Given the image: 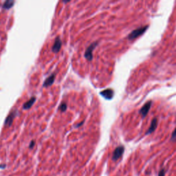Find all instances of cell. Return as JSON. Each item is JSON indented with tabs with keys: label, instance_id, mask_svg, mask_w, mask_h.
<instances>
[{
	"label": "cell",
	"instance_id": "obj_6",
	"mask_svg": "<svg viewBox=\"0 0 176 176\" xmlns=\"http://www.w3.org/2000/svg\"><path fill=\"white\" fill-rule=\"evenodd\" d=\"M100 95L103 96L105 98L107 99V100H110L114 96V91L112 89H105V90L101 91Z\"/></svg>",
	"mask_w": 176,
	"mask_h": 176
},
{
	"label": "cell",
	"instance_id": "obj_8",
	"mask_svg": "<svg viewBox=\"0 0 176 176\" xmlns=\"http://www.w3.org/2000/svg\"><path fill=\"white\" fill-rule=\"evenodd\" d=\"M55 79V74H52L50 75L49 77L47 78L45 80L44 84H43V87H50L53 84L54 81Z\"/></svg>",
	"mask_w": 176,
	"mask_h": 176
},
{
	"label": "cell",
	"instance_id": "obj_9",
	"mask_svg": "<svg viewBox=\"0 0 176 176\" xmlns=\"http://www.w3.org/2000/svg\"><path fill=\"white\" fill-rule=\"evenodd\" d=\"M36 101V98H35V96L32 97V98L30 99L29 100H28L27 102L25 103L23 105V109H29L32 106H33V105L35 103V102Z\"/></svg>",
	"mask_w": 176,
	"mask_h": 176
},
{
	"label": "cell",
	"instance_id": "obj_7",
	"mask_svg": "<svg viewBox=\"0 0 176 176\" xmlns=\"http://www.w3.org/2000/svg\"><path fill=\"white\" fill-rule=\"evenodd\" d=\"M151 106V101H149V102H147L145 105H144L143 107L141 108L140 110V114L143 116V117H145L147 116V114L149 112V109H150Z\"/></svg>",
	"mask_w": 176,
	"mask_h": 176
},
{
	"label": "cell",
	"instance_id": "obj_1",
	"mask_svg": "<svg viewBox=\"0 0 176 176\" xmlns=\"http://www.w3.org/2000/svg\"><path fill=\"white\" fill-rule=\"evenodd\" d=\"M148 26H144V27H140L139 28L134 30V31H132L128 36V39L130 40H132V39H135L137 37H140V35H142L147 30Z\"/></svg>",
	"mask_w": 176,
	"mask_h": 176
},
{
	"label": "cell",
	"instance_id": "obj_15",
	"mask_svg": "<svg viewBox=\"0 0 176 176\" xmlns=\"http://www.w3.org/2000/svg\"><path fill=\"white\" fill-rule=\"evenodd\" d=\"M34 145H35V142H34V141H32V142H31V143L30 144L29 147H30V148H33V147H34Z\"/></svg>",
	"mask_w": 176,
	"mask_h": 176
},
{
	"label": "cell",
	"instance_id": "obj_12",
	"mask_svg": "<svg viewBox=\"0 0 176 176\" xmlns=\"http://www.w3.org/2000/svg\"><path fill=\"white\" fill-rule=\"evenodd\" d=\"M59 109L60 110L61 112H65V110L67 109V105L65 103H61V105L59 106Z\"/></svg>",
	"mask_w": 176,
	"mask_h": 176
},
{
	"label": "cell",
	"instance_id": "obj_10",
	"mask_svg": "<svg viewBox=\"0 0 176 176\" xmlns=\"http://www.w3.org/2000/svg\"><path fill=\"white\" fill-rule=\"evenodd\" d=\"M157 123H158V122H157V119L156 118L153 119L152 122H151V126L149 128V130L147 131V133H146V134H147H147H150L152 132H154V131L155 130V129H156Z\"/></svg>",
	"mask_w": 176,
	"mask_h": 176
},
{
	"label": "cell",
	"instance_id": "obj_4",
	"mask_svg": "<svg viewBox=\"0 0 176 176\" xmlns=\"http://www.w3.org/2000/svg\"><path fill=\"white\" fill-rule=\"evenodd\" d=\"M61 46H62V42H61L60 37H57L55 39L53 46H52V52H55V53H57V52L60 50V49H61Z\"/></svg>",
	"mask_w": 176,
	"mask_h": 176
},
{
	"label": "cell",
	"instance_id": "obj_11",
	"mask_svg": "<svg viewBox=\"0 0 176 176\" xmlns=\"http://www.w3.org/2000/svg\"><path fill=\"white\" fill-rule=\"evenodd\" d=\"M15 1H12V0H8V1H5L4 3L2 5V8L3 9H6V10H8V9H10L12 8L14 5Z\"/></svg>",
	"mask_w": 176,
	"mask_h": 176
},
{
	"label": "cell",
	"instance_id": "obj_3",
	"mask_svg": "<svg viewBox=\"0 0 176 176\" xmlns=\"http://www.w3.org/2000/svg\"><path fill=\"white\" fill-rule=\"evenodd\" d=\"M124 151L125 148L123 146H119V147H118L114 151L113 155H112V159H113L114 161L118 160L122 155H123V153H124Z\"/></svg>",
	"mask_w": 176,
	"mask_h": 176
},
{
	"label": "cell",
	"instance_id": "obj_14",
	"mask_svg": "<svg viewBox=\"0 0 176 176\" xmlns=\"http://www.w3.org/2000/svg\"><path fill=\"white\" fill-rule=\"evenodd\" d=\"M164 175H165V171H164V169H162L160 172H159L158 176H164Z\"/></svg>",
	"mask_w": 176,
	"mask_h": 176
},
{
	"label": "cell",
	"instance_id": "obj_2",
	"mask_svg": "<svg viewBox=\"0 0 176 176\" xmlns=\"http://www.w3.org/2000/svg\"><path fill=\"white\" fill-rule=\"evenodd\" d=\"M98 45V42H94L92 44L89 45V46L88 47L86 50V51L85 52V57L86 58V59L88 60L89 61H90L92 60L93 59V51L94 50V48H96Z\"/></svg>",
	"mask_w": 176,
	"mask_h": 176
},
{
	"label": "cell",
	"instance_id": "obj_17",
	"mask_svg": "<svg viewBox=\"0 0 176 176\" xmlns=\"http://www.w3.org/2000/svg\"><path fill=\"white\" fill-rule=\"evenodd\" d=\"M6 166V165H1V166H0V167H1V168H3V167H5Z\"/></svg>",
	"mask_w": 176,
	"mask_h": 176
},
{
	"label": "cell",
	"instance_id": "obj_16",
	"mask_svg": "<svg viewBox=\"0 0 176 176\" xmlns=\"http://www.w3.org/2000/svg\"><path fill=\"white\" fill-rule=\"evenodd\" d=\"M83 123H84V122L83 121V122H82V123H79V124H78V125H77V127H80V125H83Z\"/></svg>",
	"mask_w": 176,
	"mask_h": 176
},
{
	"label": "cell",
	"instance_id": "obj_5",
	"mask_svg": "<svg viewBox=\"0 0 176 176\" xmlns=\"http://www.w3.org/2000/svg\"><path fill=\"white\" fill-rule=\"evenodd\" d=\"M16 115H17L16 110H13V111L11 112L10 113L8 114V116L6 117V120H5V123H4L5 125L10 126V125L12 124L13 120H14L15 117L16 116Z\"/></svg>",
	"mask_w": 176,
	"mask_h": 176
},
{
	"label": "cell",
	"instance_id": "obj_13",
	"mask_svg": "<svg viewBox=\"0 0 176 176\" xmlns=\"http://www.w3.org/2000/svg\"><path fill=\"white\" fill-rule=\"evenodd\" d=\"M171 140H173V141H176V128L175 129V130L173 131V134H172Z\"/></svg>",
	"mask_w": 176,
	"mask_h": 176
}]
</instances>
